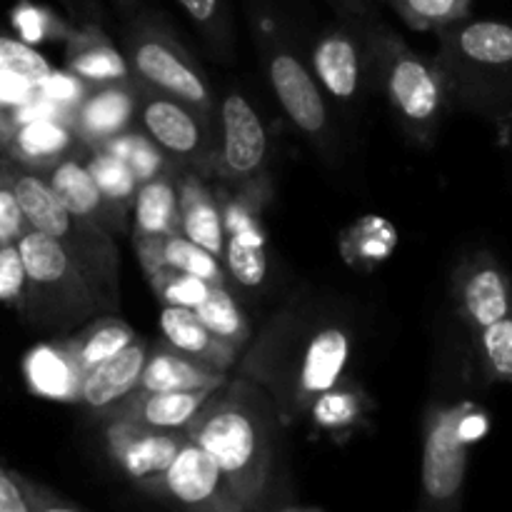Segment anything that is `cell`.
I'll use <instances>...</instances> for the list:
<instances>
[{"label": "cell", "instance_id": "cell-1", "mask_svg": "<svg viewBox=\"0 0 512 512\" xmlns=\"http://www.w3.org/2000/svg\"><path fill=\"white\" fill-rule=\"evenodd\" d=\"M355 335L335 315L280 313L240 363V375L273 395L280 415L300 418L313 400L345 378Z\"/></svg>", "mask_w": 512, "mask_h": 512}, {"label": "cell", "instance_id": "cell-2", "mask_svg": "<svg viewBox=\"0 0 512 512\" xmlns=\"http://www.w3.org/2000/svg\"><path fill=\"white\" fill-rule=\"evenodd\" d=\"M278 428L280 413L273 395L238 375L213 390L185 435L215 460L243 510H253L268 493Z\"/></svg>", "mask_w": 512, "mask_h": 512}, {"label": "cell", "instance_id": "cell-3", "mask_svg": "<svg viewBox=\"0 0 512 512\" xmlns=\"http://www.w3.org/2000/svg\"><path fill=\"white\" fill-rule=\"evenodd\" d=\"M438 33L443 50L435 63L448 95L490 118H512V25L458 20Z\"/></svg>", "mask_w": 512, "mask_h": 512}, {"label": "cell", "instance_id": "cell-4", "mask_svg": "<svg viewBox=\"0 0 512 512\" xmlns=\"http://www.w3.org/2000/svg\"><path fill=\"white\" fill-rule=\"evenodd\" d=\"M0 165L10 175V183L18 195L28 228L40 230V233L58 240L65 253L73 258V263L88 275V280L95 285L100 298L110 305V310H118L120 255L113 235L65 208L40 170L15 163L10 158Z\"/></svg>", "mask_w": 512, "mask_h": 512}, {"label": "cell", "instance_id": "cell-5", "mask_svg": "<svg viewBox=\"0 0 512 512\" xmlns=\"http://www.w3.org/2000/svg\"><path fill=\"white\" fill-rule=\"evenodd\" d=\"M18 250L25 265L20 313L33 328L73 333L88 320L113 313L58 240L28 228L18 238Z\"/></svg>", "mask_w": 512, "mask_h": 512}, {"label": "cell", "instance_id": "cell-6", "mask_svg": "<svg viewBox=\"0 0 512 512\" xmlns=\"http://www.w3.org/2000/svg\"><path fill=\"white\" fill-rule=\"evenodd\" d=\"M488 433V415L475 403L435 405L425 423L423 503L430 510L460 508L470 445Z\"/></svg>", "mask_w": 512, "mask_h": 512}, {"label": "cell", "instance_id": "cell-7", "mask_svg": "<svg viewBox=\"0 0 512 512\" xmlns=\"http://www.w3.org/2000/svg\"><path fill=\"white\" fill-rule=\"evenodd\" d=\"M370 43L390 108L415 138L430 140L438 130L448 100L438 63L410 50L385 28L370 35Z\"/></svg>", "mask_w": 512, "mask_h": 512}, {"label": "cell", "instance_id": "cell-8", "mask_svg": "<svg viewBox=\"0 0 512 512\" xmlns=\"http://www.w3.org/2000/svg\"><path fill=\"white\" fill-rule=\"evenodd\" d=\"M135 115L140 128L165 155L170 168L213 175L218 123L193 103L135 83Z\"/></svg>", "mask_w": 512, "mask_h": 512}, {"label": "cell", "instance_id": "cell-9", "mask_svg": "<svg viewBox=\"0 0 512 512\" xmlns=\"http://www.w3.org/2000/svg\"><path fill=\"white\" fill-rule=\"evenodd\" d=\"M128 65L145 88L193 103L213 113V93L188 50L153 15H140L125 35Z\"/></svg>", "mask_w": 512, "mask_h": 512}, {"label": "cell", "instance_id": "cell-10", "mask_svg": "<svg viewBox=\"0 0 512 512\" xmlns=\"http://www.w3.org/2000/svg\"><path fill=\"white\" fill-rule=\"evenodd\" d=\"M213 175L233 185L235 195L265 203L268 183V133L258 110L240 93L225 95L218 113Z\"/></svg>", "mask_w": 512, "mask_h": 512}, {"label": "cell", "instance_id": "cell-11", "mask_svg": "<svg viewBox=\"0 0 512 512\" xmlns=\"http://www.w3.org/2000/svg\"><path fill=\"white\" fill-rule=\"evenodd\" d=\"M138 488L190 510L243 512V505L238 503L215 460L190 438L183 440L175 458L158 478Z\"/></svg>", "mask_w": 512, "mask_h": 512}, {"label": "cell", "instance_id": "cell-12", "mask_svg": "<svg viewBox=\"0 0 512 512\" xmlns=\"http://www.w3.org/2000/svg\"><path fill=\"white\" fill-rule=\"evenodd\" d=\"M188 435L183 430H153L130 420H105V450L115 468L143 485L158 478Z\"/></svg>", "mask_w": 512, "mask_h": 512}, {"label": "cell", "instance_id": "cell-13", "mask_svg": "<svg viewBox=\"0 0 512 512\" xmlns=\"http://www.w3.org/2000/svg\"><path fill=\"white\" fill-rule=\"evenodd\" d=\"M220 200H223L225 225V273L240 288H260L268 275V250H265V233L260 225L263 203H255V200L235 193L220 195Z\"/></svg>", "mask_w": 512, "mask_h": 512}, {"label": "cell", "instance_id": "cell-14", "mask_svg": "<svg viewBox=\"0 0 512 512\" xmlns=\"http://www.w3.org/2000/svg\"><path fill=\"white\" fill-rule=\"evenodd\" d=\"M453 298L460 320L480 330L512 313L510 275L490 253H475L455 270Z\"/></svg>", "mask_w": 512, "mask_h": 512}, {"label": "cell", "instance_id": "cell-15", "mask_svg": "<svg viewBox=\"0 0 512 512\" xmlns=\"http://www.w3.org/2000/svg\"><path fill=\"white\" fill-rule=\"evenodd\" d=\"M268 78L275 90V98L283 105L288 118L310 138H323L330 123L328 105H325L320 83L300 63L298 55L280 48V45H270Z\"/></svg>", "mask_w": 512, "mask_h": 512}, {"label": "cell", "instance_id": "cell-16", "mask_svg": "<svg viewBox=\"0 0 512 512\" xmlns=\"http://www.w3.org/2000/svg\"><path fill=\"white\" fill-rule=\"evenodd\" d=\"M43 178L48 180L50 188L60 198V203L68 210H73L80 218L100 225L108 233H120L128 225V210L120 208L118 203L108 198L90 175L85 165L83 153H70L65 158L55 160L53 165L40 170Z\"/></svg>", "mask_w": 512, "mask_h": 512}, {"label": "cell", "instance_id": "cell-17", "mask_svg": "<svg viewBox=\"0 0 512 512\" xmlns=\"http://www.w3.org/2000/svg\"><path fill=\"white\" fill-rule=\"evenodd\" d=\"M148 348L150 345L145 340L135 338L120 353L110 355V358L100 360L98 365L85 370L83 378H80L78 403L85 405L93 415L105 418L120 400H125L138 388Z\"/></svg>", "mask_w": 512, "mask_h": 512}, {"label": "cell", "instance_id": "cell-18", "mask_svg": "<svg viewBox=\"0 0 512 512\" xmlns=\"http://www.w3.org/2000/svg\"><path fill=\"white\" fill-rule=\"evenodd\" d=\"M135 118V80L93 88L83 103L73 110V133L83 145L125 133Z\"/></svg>", "mask_w": 512, "mask_h": 512}, {"label": "cell", "instance_id": "cell-19", "mask_svg": "<svg viewBox=\"0 0 512 512\" xmlns=\"http://www.w3.org/2000/svg\"><path fill=\"white\" fill-rule=\"evenodd\" d=\"M215 388L163 390V393H133L120 400L103 420H130L153 430H183L198 415Z\"/></svg>", "mask_w": 512, "mask_h": 512}, {"label": "cell", "instance_id": "cell-20", "mask_svg": "<svg viewBox=\"0 0 512 512\" xmlns=\"http://www.w3.org/2000/svg\"><path fill=\"white\" fill-rule=\"evenodd\" d=\"M178 203H180V233L223 260L225 225L223 200L205 185L203 175L195 170H178Z\"/></svg>", "mask_w": 512, "mask_h": 512}, {"label": "cell", "instance_id": "cell-21", "mask_svg": "<svg viewBox=\"0 0 512 512\" xmlns=\"http://www.w3.org/2000/svg\"><path fill=\"white\" fill-rule=\"evenodd\" d=\"M135 250H138L140 265L145 273L158 268L180 270L213 285H228L223 260L215 258L198 243L185 238L183 233L168 235H135Z\"/></svg>", "mask_w": 512, "mask_h": 512}, {"label": "cell", "instance_id": "cell-22", "mask_svg": "<svg viewBox=\"0 0 512 512\" xmlns=\"http://www.w3.org/2000/svg\"><path fill=\"white\" fill-rule=\"evenodd\" d=\"M160 333L168 345H173L180 353L210 365V368L228 373L238 363L240 348L218 338L198 313L190 308H178V305H163L160 310Z\"/></svg>", "mask_w": 512, "mask_h": 512}, {"label": "cell", "instance_id": "cell-23", "mask_svg": "<svg viewBox=\"0 0 512 512\" xmlns=\"http://www.w3.org/2000/svg\"><path fill=\"white\" fill-rule=\"evenodd\" d=\"M225 380H228V373H220V370L210 368L160 340L158 345L148 348V358H145L135 390L138 393H163V390L218 388Z\"/></svg>", "mask_w": 512, "mask_h": 512}, {"label": "cell", "instance_id": "cell-24", "mask_svg": "<svg viewBox=\"0 0 512 512\" xmlns=\"http://www.w3.org/2000/svg\"><path fill=\"white\" fill-rule=\"evenodd\" d=\"M65 65L93 88L130 80V65L95 25L73 30L65 38Z\"/></svg>", "mask_w": 512, "mask_h": 512}, {"label": "cell", "instance_id": "cell-25", "mask_svg": "<svg viewBox=\"0 0 512 512\" xmlns=\"http://www.w3.org/2000/svg\"><path fill=\"white\" fill-rule=\"evenodd\" d=\"M313 68L318 83L333 98L350 100L358 95L363 80V50L345 30H328L313 48Z\"/></svg>", "mask_w": 512, "mask_h": 512}, {"label": "cell", "instance_id": "cell-26", "mask_svg": "<svg viewBox=\"0 0 512 512\" xmlns=\"http://www.w3.org/2000/svg\"><path fill=\"white\" fill-rule=\"evenodd\" d=\"M78 145L83 143H80L78 135L73 133L68 123L43 118L18 125L13 140L8 143V153L10 160H15V163L43 170L53 165L55 160L75 153Z\"/></svg>", "mask_w": 512, "mask_h": 512}, {"label": "cell", "instance_id": "cell-27", "mask_svg": "<svg viewBox=\"0 0 512 512\" xmlns=\"http://www.w3.org/2000/svg\"><path fill=\"white\" fill-rule=\"evenodd\" d=\"M178 170H165L155 178L143 180L133 198V235H168L180 233Z\"/></svg>", "mask_w": 512, "mask_h": 512}, {"label": "cell", "instance_id": "cell-28", "mask_svg": "<svg viewBox=\"0 0 512 512\" xmlns=\"http://www.w3.org/2000/svg\"><path fill=\"white\" fill-rule=\"evenodd\" d=\"M135 338L138 335H135V330L125 320L115 318V315H98V318L88 320V323L80 325L78 330L68 333L65 338H60V343H63L65 353L73 360L75 368L80 370V375H83L85 370L98 365L100 360L120 353Z\"/></svg>", "mask_w": 512, "mask_h": 512}, {"label": "cell", "instance_id": "cell-29", "mask_svg": "<svg viewBox=\"0 0 512 512\" xmlns=\"http://www.w3.org/2000/svg\"><path fill=\"white\" fill-rule=\"evenodd\" d=\"M25 370H28L30 388L38 395L65 400V403H78L83 375L68 358L60 340L35 348L25 360Z\"/></svg>", "mask_w": 512, "mask_h": 512}, {"label": "cell", "instance_id": "cell-30", "mask_svg": "<svg viewBox=\"0 0 512 512\" xmlns=\"http://www.w3.org/2000/svg\"><path fill=\"white\" fill-rule=\"evenodd\" d=\"M305 415H310L315 428L323 430V433H348L365 415L363 393L355 385L340 380L338 385H333L323 395H318Z\"/></svg>", "mask_w": 512, "mask_h": 512}, {"label": "cell", "instance_id": "cell-31", "mask_svg": "<svg viewBox=\"0 0 512 512\" xmlns=\"http://www.w3.org/2000/svg\"><path fill=\"white\" fill-rule=\"evenodd\" d=\"M473 340L485 380L512 385V313L475 330Z\"/></svg>", "mask_w": 512, "mask_h": 512}, {"label": "cell", "instance_id": "cell-32", "mask_svg": "<svg viewBox=\"0 0 512 512\" xmlns=\"http://www.w3.org/2000/svg\"><path fill=\"white\" fill-rule=\"evenodd\" d=\"M195 313L218 338L228 340V343L238 345V348L248 343L250 323L245 318L243 308L238 305V300L228 290V285H213L203 303L195 308Z\"/></svg>", "mask_w": 512, "mask_h": 512}, {"label": "cell", "instance_id": "cell-33", "mask_svg": "<svg viewBox=\"0 0 512 512\" xmlns=\"http://www.w3.org/2000/svg\"><path fill=\"white\" fill-rule=\"evenodd\" d=\"M83 160L85 165H88L90 175L95 178V183L100 185V190H103L113 203H118L120 208L128 210L130 205H133L135 190H138L140 185L133 170H130L118 155L100 148V145H85Z\"/></svg>", "mask_w": 512, "mask_h": 512}, {"label": "cell", "instance_id": "cell-34", "mask_svg": "<svg viewBox=\"0 0 512 512\" xmlns=\"http://www.w3.org/2000/svg\"><path fill=\"white\" fill-rule=\"evenodd\" d=\"M98 145L100 148L110 150L113 155H118V158L133 170L138 183H143V180H150L155 178V175L170 170V163L165 160V155L155 148V143L148 138V135L138 133V130L128 128L125 133L103 140V143Z\"/></svg>", "mask_w": 512, "mask_h": 512}, {"label": "cell", "instance_id": "cell-35", "mask_svg": "<svg viewBox=\"0 0 512 512\" xmlns=\"http://www.w3.org/2000/svg\"><path fill=\"white\" fill-rule=\"evenodd\" d=\"M415 30H443L468 18L470 0H390Z\"/></svg>", "mask_w": 512, "mask_h": 512}, {"label": "cell", "instance_id": "cell-36", "mask_svg": "<svg viewBox=\"0 0 512 512\" xmlns=\"http://www.w3.org/2000/svg\"><path fill=\"white\" fill-rule=\"evenodd\" d=\"M10 23L18 30L20 38L25 43H45V40H65L73 28L65 23L63 18L53 13L50 8H43L30 0H20L13 10H10Z\"/></svg>", "mask_w": 512, "mask_h": 512}, {"label": "cell", "instance_id": "cell-37", "mask_svg": "<svg viewBox=\"0 0 512 512\" xmlns=\"http://www.w3.org/2000/svg\"><path fill=\"white\" fill-rule=\"evenodd\" d=\"M145 275H148L160 303L178 305V308L195 310L203 303L205 295L210 293V288H213V283H205V280L195 278V275L180 273V270L158 268Z\"/></svg>", "mask_w": 512, "mask_h": 512}, {"label": "cell", "instance_id": "cell-38", "mask_svg": "<svg viewBox=\"0 0 512 512\" xmlns=\"http://www.w3.org/2000/svg\"><path fill=\"white\" fill-rule=\"evenodd\" d=\"M50 70L53 68H50L48 60L33 45L0 35V75H10V78L38 85Z\"/></svg>", "mask_w": 512, "mask_h": 512}, {"label": "cell", "instance_id": "cell-39", "mask_svg": "<svg viewBox=\"0 0 512 512\" xmlns=\"http://www.w3.org/2000/svg\"><path fill=\"white\" fill-rule=\"evenodd\" d=\"M178 5L213 43H230V15L225 0H178Z\"/></svg>", "mask_w": 512, "mask_h": 512}, {"label": "cell", "instance_id": "cell-40", "mask_svg": "<svg viewBox=\"0 0 512 512\" xmlns=\"http://www.w3.org/2000/svg\"><path fill=\"white\" fill-rule=\"evenodd\" d=\"M90 90H93V85L85 83L83 78L73 75L70 70L68 73H55V70H50V73L35 85V95H40V98L50 100V103L68 110L78 108Z\"/></svg>", "mask_w": 512, "mask_h": 512}, {"label": "cell", "instance_id": "cell-41", "mask_svg": "<svg viewBox=\"0 0 512 512\" xmlns=\"http://www.w3.org/2000/svg\"><path fill=\"white\" fill-rule=\"evenodd\" d=\"M25 295V265L18 243L0 245V300L20 310Z\"/></svg>", "mask_w": 512, "mask_h": 512}, {"label": "cell", "instance_id": "cell-42", "mask_svg": "<svg viewBox=\"0 0 512 512\" xmlns=\"http://www.w3.org/2000/svg\"><path fill=\"white\" fill-rule=\"evenodd\" d=\"M25 230H28V220H25L23 208H20L10 175L0 165V245L18 243Z\"/></svg>", "mask_w": 512, "mask_h": 512}, {"label": "cell", "instance_id": "cell-43", "mask_svg": "<svg viewBox=\"0 0 512 512\" xmlns=\"http://www.w3.org/2000/svg\"><path fill=\"white\" fill-rule=\"evenodd\" d=\"M15 478H18L20 493H23L25 505H28V512H53V510H80L78 503L63 498L58 490L48 488V485H40L35 480L25 478L23 473L15 470Z\"/></svg>", "mask_w": 512, "mask_h": 512}, {"label": "cell", "instance_id": "cell-44", "mask_svg": "<svg viewBox=\"0 0 512 512\" xmlns=\"http://www.w3.org/2000/svg\"><path fill=\"white\" fill-rule=\"evenodd\" d=\"M0 512H28L15 470L3 468V463H0Z\"/></svg>", "mask_w": 512, "mask_h": 512}, {"label": "cell", "instance_id": "cell-45", "mask_svg": "<svg viewBox=\"0 0 512 512\" xmlns=\"http://www.w3.org/2000/svg\"><path fill=\"white\" fill-rule=\"evenodd\" d=\"M115 3H118L120 8H125V10H128V8H133V5L138 3V0H115Z\"/></svg>", "mask_w": 512, "mask_h": 512}, {"label": "cell", "instance_id": "cell-46", "mask_svg": "<svg viewBox=\"0 0 512 512\" xmlns=\"http://www.w3.org/2000/svg\"><path fill=\"white\" fill-rule=\"evenodd\" d=\"M348 3H353V5H358V8H363V5H368L370 0H348Z\"/></svg>", "mask_w": 512, "mask_h": 512}, {"label": "cell", "instance_id": "cell-47", "mask_svg": "<svg viewBox=\"0 0 512 512\" xmlns=\"http://www.w3.org/2000/svg\"><path fill=\"white\" fill-rule=\"evenodd\" d=\"M65 3H70V5H73V3H78V0H65Z\"/></svg>", "mask_w": 512, "mask_h": 512}]
</instances>
